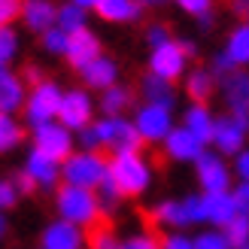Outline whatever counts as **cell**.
Segmentation results:
<instances>
[{
	"label": "cell",
	"mask_w": 249,
	"mask_h": 249,
	"mask_svg": "<svg viewBox=\"0 0 249 249\" xmlns=\"http://www.w3.org/2000/svg\"><path fill=\"white\" fill-rule=\"evenodd\" d=\"M107 179L122 197H140L152 185V164L140 152H116L107 161Z\"/></svg>",
	"instance_id": "cell-1"
},
{
	"label": "cell",
	"mask_w": 249,
	"mask_h": 249,
	"mask_svg": "<svg viewBox=\"0 0 249 249\" xmlns=\"http://www.w3.org/2000/svg\"><path fill=\"white\" fill-rule=\"evenodd\" d=\"M55 207H58V219H64L76 228H94L104 216L97 195L89 189H76V185H61L55 195Z\"/></svg>",
	"instance_id": "cell-2"
},
{
	"label": "cell",
	"mask_w": 249,
	"mask_h": 249,
	"mask_svg": "<svg viewBox=\"0 0 249 249\" xmlns=\"http://www.w3.org/2000/svg\"><path fill=\"white\" fill-rule=\"evenodd\" d=\"M61 179H64V185L97 192L107 179V158L101 152H85V149H79V152H73L61 161Z\"/></svg>",
	"instance_id": "cell-3"
},
{
	"label": "cell",
	"mask_w": 249,
	"mask_h": 249,
	"mask_svg": "<svg viewBox=\"0 0 249 249\" xmlns=\"http://www.w3.org/2000/svg\"><path fill=\"white\" fill-rule=\"evenodd\" d=\"M61 85L52 82V79H43L36 82L34 89L28 91L24 97V122L31 124V128H40L46 122H58V104H61Z\"/></svg>",
	"instance_id": "cell-4"
},
{
	"label": "cell",
	"mask_w": 249,
	"mask_h": 249,
	"mask_svg": "<svg viewBox=\"0 0 249 249\" xmlns=\"http://www.w3.org/2000/svg\"><path fill=\"white\" fill-rule=\"evenodd\" d=\"M94 124H97V134H101V143L107 149H113V155L116 152H140L143 140L137 134L134 122H128L124 116H104Z\"/></svg>",
	"instance_id": "cell-5"
},
{
	"label": "cell",
	"mask_w": 249,
	"mask_h": 249,
	"mask_svg": "<svg viewBox=\"0 0 249 249\" xmlns=\"http://www.w3.org/2000/svg\"><path fill=\"white\" fill-rule=\"evenodd\" d=\"M134 128L143 143H161L173 131V109L158 104H143L134 113Z\"/></svg>",
	"instance_id": "cell-6"
},
{
	"label": "cell",
	"mask_w": 249,
	"mask_h": 249,
	"mask_svg": "<svg viewBox=\"0 0 249 249\" xmlns=\"http://www.w3.org/2000/svg\"><path fill=\"white\" fill-rule=\"evenodd\" d=\"M195 173H197V185L204 195H219V192H231V167L225 164V158L219 152H207L195 161Z\"/></svg>",
	"instance_id": "cell-7"
},
{
	"label": "cell",
	"mask_w": 249,
	"mask_h": 249,
	"mask_svg": "<svg viewBox=\"0 0 249 249\" xmlns=\"http://www.w3.org/2000/svg\"><path fill=\"white\" fill-rule=\"evenodd\" d=\"M91 116H94V101L85 89H70V91L61 94L58 122L67 131H82L85 124H91Z\"/></svg>",
	"instance_id": "cell-8"
},
{
	"label": "cell",
	"mask_w": 249,
	"mask_h": 249,
	"mask_svg": "<svg viewBox=\"0 0 249 249\" xmlns=\"http://www.w3.org/2000/svg\"><path fill=\"white\" fill-rule=\"evenodd\" d=\"M219 85H222V101L228 107V116H234L249 128V73L231 70L219 79Z\"/></svg>",
	"instance_id": "cell-9"
},
{
	"label": "cell",
	"mask_w": 249,
	"mask_h": 249,
	"mask_svg": "<svg viewBox=\"0 0 249 249\" xmlns=\"http://www.w3.org/2000/svg\"><path fill=\"white\" fill-rule=\"evenodd\" d=\"M34 149L55 161H64L67 155H73V131H67L61 122H46L34 128Z\"/></svg>",
	"instance_id": "cell-10"
},
{
	"label": "cell",
	"mask_w": 249,
	"mask_h": 249,
	"mask_svg": "<svg viewBox=\"0 0 249 249\" xmlns=\"http://www.w3.org/2000/svg\"><path fill=\"white\" fill-rule=\"evenodd\" d=\"M149 70L155 76L167 79V82H177L185 70H189V58H185L182 46L177 40H167L164 46H155L152 55H149Z\"/></svg>",
	"instance_id": "cell-11"
},
{
	"label": "cell",
	"mask_w": 249,
	"mask_h": 249,
	"mask_svg": "<svg viewBox=\"0 0 249 249\" xmlns=\"http://www.w3.org/2000/svg\"><path fill=\"white\" fill-rule=\"evenodd\" d=\"M246 124L237 122L234 116H219L216 124H213V143L219 155H237L240 149L246 146Z\"/></svg>",
	"instance_id": "cell-12"
},
{
	"label": "cell",
	"mask_w": 249,
	"mask_h": 249,
	"mask_svg": "<svg viewBox=\"0 0 249 249\" xmlns=\"http://www.w3.org/2000/svg\"><path fill=\"white\" fill-rule=\"evenodd\" d=\"M161 143H164V155L170 161H182V164H195V161L204 155V149H207L197 137H192L189 131H185L182 124H179V128H173Z\"/></svg>",
	"instance_id": "cell-13"
},
{
	"label": "cell",
	"mask_w": 249,
	"mask_h": 249,
	"mask_svg": "<svg viewBox=\"0 0 249 249\" xmlns=\"http://www.w3.org/2000/svg\"><path fill=\"white\" fill-rule=\"evenodd\" d=\"M237 213H240V210H237V204H234V195L231 192H219V195H204L201 192V216H204V225H210V228H225Z\"/></svg>",
	"instance_id": "cell-14"
},
{
	"label": "cell",
	"mask_w": 249,
	"mask_h": 249,
	"mask_svg": "<svg viewBox=\"0 0 249 249\" xmlns=\"http://www.w3.org/2000/svg\"><path fill=\"white\" fill-rule=\"evenodd\" d=\"M82 246H85V231L64 219H55L43 228L40 249H82Z\"/></svg>",
	"instance_id": "cell-15"
},
{
	"label": "cell",
	"mask_w": 249,
	"mask_h": 249,
	"mask_svg": "<svg viewBox=\"0 0 249 249\" xmlns=\"http://www.w3.org/2000/svg\"><path fill=\"white\" fill-rule=\"evenodd\" d=\"M21 170L34 179L36 189H55L58 179H61V161L49 158V155H43V152H36V149H31V152H28Z\"/></svg>",
	"instance_id": "cell-16"
},
{
	"label": "cell",
	"mask_w": 249,
	"mask_h": 249,
	"mask_svg": "<svg viewBox=\"0 0 249 249\" xmlns=\"http://www.w3.org/2000/svg\"><path fill=\"white\" fill-rule=\"evenodd\" d=\"M97 55H104L101 52V40L89 31V28H82V31H76V34H70V40H67V52H64V58H67V64L70 67H76V70H82L89 61H94Z\"/></svg>",
	"instance_id": "cell-17"
},
{
	"label": "cell",
	"mask_w": 249,
	"mask_h": 249,
	"mask_svg": "<svg viewBox=\"0 0 249 249\" xmlns=\"http://www.w3.org/2000/svg\"><path fill=\"white\" fill-rule=\"evenodd\" d=\"M79 76H82V82L89 85V89L104 91V89H109V85H116V79H119V64L109 55H97L94 61H89V64L79 70Z\"/></svg>",
	"instance_id": "cell-18"
},
{
	"label": "cell",
	"mask_w": 249,
	"mask_h": 249,
	"mask_svg": "<svg viewBox=\"0 0 249 249\" xmlns=\"http://www.w3.org/2000/svg\"><path fill=\"white\" fill-rule=\"evenodd\" d=\"M213 124H216V116L210 113L207 104H192L182 116V128L192 137H197L204 146H210V140H213Z\"/></svg>",
	"instance_id": "cell-19"
},
{
	"label": "cell",
	"mask_w": 249,
	"mask_h": 249,
	"mask_svg": "<svg viewBox=\"0 0 249 249\" xmlns=\"http://www.w3.org/2000/svg\"><path fill=\"white\" fill-rule=\"evenodd\" d=\"M94 12L104 21L128 24V21H137L143 16V6L137 3V0H94Z\"/></svg>",
	"instance_id": "cell-20"
},
{
	"label": "cell",
	"mask_w": 249,
	"mask_h": 249,
	"mask_svg": "<svg viewBox=\"0 0 249 249\" xmlns=\"http://www.w3.org/2000/svg\"><path fill=\"white\" fill-rule=\"evenodd\" d=\"M140 94L146 97V104H158V107H167L173 109L177 107V85L167 82V79H161L155 76V73H146V76L140 79Z\"/></svg>",
	"instance_id": "cell-21"
},
{
	"label": "cell",
	"mask_w": 249,
	"mask_h": 249,
	"mask_svg": "<svg viewBox=\"0 0 249 249\" xmlns=\"http://www.w3.org/2000/svg\"><path fill=\"white\" fill-rule=\"evenodd\" d=\"M55 3L52 0H24L21 3V21L28 24V31L43 34L55 24Z\"/></svg>",
	"instance_id": "cell-22"
},
{
	"label": "cell",
	"mask_w": 249,
	"mask_h": 249,
	"mask_svg": "<svg viewBox=\"0 0 249 249\" xmlns=\"http://www.w3.org/2000/svg\"><path fill=\"white\" fill-rule=\"evenodd\" d=\"M24 97H28V91H24V82L16 76L12 70H0V113H18V109L24 107Z\"/></svg>",
	"instance_id": "cell-23"
},
{
	"label": "cell",
	"mask_w": 249,
	"mask_h": 249,
	"mask_svg": "<svg viewBox=\"0 0 249 249\" xmlns=\"http://www.w3.org/2000/svg\"><path fill=\"white\" fill-rule=\"evenodd\" d=\"M216 76L210 73V67H197L185 76V94L192 97V104H207L216 91Z\"/></svg>",
	"instance_id": "cell-24"
},
{
	"label": "cell",
	"mask_w": 249,
	"mask_h": 249,
	"mask_svg": "<svg viewBox=\"0 0 249 249\" xmlns=\"http://www.w3.org/2000/svg\"><path fill=\"white\" fill-rule=\"evenodd\" d=\"M225 58L231 61L237 70L249 67V24H237L231 34H228V40H225Z\"/></svg>",
	"instance_id": "cell-25"
},
{
	"label": "cell",
	"mask_w": 249,
	"mask_h": 249,
	"mask_svg": "<svg viewBox=\"0 0 249 249\" xmlns=\"http://www.w3.org/2000/svg\"><path fill=\"white\" fill-rule=\"evenodd\" d=\"M134 104V91L128 85H109V89L101 91V113L104 116H122L124 109Z\"/></svg>",
	"instance_id": "cell-26"
},
{
	"label": "cell",
	"mask_w": 249,
	"mask_h": 249,
	"mask_svg": "<svg viewBox=\"0 0 249 249\" xmlns=\"http://www.w3.org/2000/svg\"><path fill=\"white\" fill-rule=\"evenodd\" d=\"M152 219L158 222V225L170 228V231H179V228H185L182 201H161V204H155V210H152Z\"/></svg>",
	"instance_id": "cell-27"
},
{
	"label": "cell",
	"mask_w": 249,
	"mask_h": 249,
	"mask_svg": "<svg viewBox=\"0 0 249 249\" xmlns=\"http://www.w3.org/2000/svg\"><path fill=\"white\" fill-rule=\"evenodd\" d=\"M55 24H58L64 34H76V31L85 28V9L73 6V3L58 6V9H55Z\"/></svg>",
	"instance_id": "cell-28"
},
{
	"label": "cell",
	"mask_w": 249,
	"mask_h": 249,
	"mask_svg": "<svg viewBox=\"0 0 249 249\" xmlns=\"http://www.w3.org/2000/svg\"><path fill=\"white\" fill-rule=\"evenodd\" d=\"M21 124L16 122V116H6V113H0V155L3 152H12L18 143H21Z\"/></svg>",
	"instance_id": "cell-29"
},
{
	"label": "cell",
	"mask_w": 249,
	"mask_h": 249,
	"mask_svg": "<svg viewBox=\"0 0 249 249\" xmlns=\"http://www.w3.org/2000/svg\"><path fill=\"white\" fill-rule=\"evenodd\" d=\"M222 234L228 237V243H231L234 249L246 246V243H249V216H246V213H237L225 228H222Z\"/></svg>",
	"instance_id": "cell-30"
},
{
	"label": "cell",
	"mask_w": 249,
	"mask_h": 249,
	"mask_svg": "<svg viewBox=\"0 0 249 249\" xmlns=\"http://www.w3.org/2000/svg\"><path fill=\"white\" fill-rule=\"evenodd\" d=\"M85 243H89V249H119V237H116V231L109 228V225H97L89 231V237H85Z\"/></svg>",
	"instance_id": "cell-31"
},
{
	"label": "cell",
	"mask_w": 249,
	"mask_h": 249,
	"mask_svg": "<svg viewBox=\"0 0 249 249\" xmlns=\"http://www.w3.org/2000/svg\"><path fill=\"white\" fill-rule=\"evenodd\" d=\"M40 36H43V49H46L49 55H64V52H67V40H70V34H64V31L58 28V24H52V28L43 31Z\"/></svg>",
	"instance_id": "cell-32"
},
{
	"label": "cell",
	"mask_w": 249,
	"mask_h": 249,
	"mask_svg": "<svg viewBox=\"0 0 249 249\" xmlns=\"http://www.w3.org/2000/svg\"><path fill=\"white\" fill-rule=\"evenodd\" d=\"M192 240H195V249H234L228 243V237L222 234V228H207V231H201Z\"/></svg>",
	"instance_id": "cell-33"
},
{
	"label": "cell",
	"mask_w": 249,
	"mask_h": 249,
	"mask_svg": "<svg viewBox=\"0 0 249 249\" xmlns=\"http://www.w3.org/2000/svg\"><path fill=\"white\" fill-rule=\"evenodd\" d=\"M94 195H97V204H101V213H116V207L124 201V197L116 192V185L109 182V179H104V185H101Z\"/></svg>",
	"instance_id": "cell-34"
},
{
	"label": "cell",
	"mask_w": 249,
	"mask_h": 249,
	"mask_svg": "<svg viewBox=\"0 0 249 249\" xmlns=\"http://www.w3.org/2000/svg\"><path fill=\"white\" fill-rule=\"evenodd\" d=\"M119 249H161V240L155 234H149V231H137L131 237H124L119 243Z\"/></svg>",
	"instance_id": "cell-35"
},
{
	"label": "cell",
	"mask_w": 249,
	"mask_h": 249,
	"mask_svg": "<svg viewBox=\"0 0 249 249\" xmlns=\"http://www.w3.org/2000/svg\"><path fill=\"white\" fill-rule=\"evenodd\" d=\"M182 213H185V225H204V216H201V195L182 197Z\"/></svg>",
	"instance_id": "cell-36"
},
{
	"label": "cell",
	"mask_w": 249,
	"mask_h": 249,
	"mask_svg": "<svg viewBox=\"0 0 249 249\" xmlns=\"http://www.w3.org/2000/svg\"><path fill=\"white\" fill-rule=\"evenodd\" d=\"M79 134V146L85 149V152H101L104 149V143H101V134H97V124L91 122V124H85L82 131H76Z\"/></svg>",
	"instance_id": "cell-37"
},
{
	"label": "cell",
	"mask_w": 249,
	"mask_h": 249,
	"mask_svg": "<svg viewBox=\"0 0 249 249\" xmlns=\"http://www.w3.org/2000/svg\"><path fill=\"white\" fill-rule=\"evenodd\" d=\"M167 40H173V36H170V28H167L164 21H152V24L146 28V43H149V49L164 46Z\"/></svg>",
	"instance_id": "cell-38"
},
{
	"label": "cell",
	"mask_w": 249,
	"mask_h": 249,
	"mask_svg": "<svg viewBox=\"0 0 249 249\" xmlns=\"http://www.w3.org/2000/svg\"><path fill=\"white\" fill-rule=\"evenodd\" d=\"M16 52H18V34L12 28H0V58L9 61L16 58Z\"/></svg>",
	"instance_id": "cell-39"
},
{
	"label": "cell",
	"mask_w": 249,
	"mask_h": 249,
	"mask_svg": "<svg viewBox=\"0 0 249 249\" xmlns=\"http://www.w3.org/2000/svg\"><path fill=\"white\" fill-rule=\"evenodd\" d=\"M182 12H189V16H195V18H204V16H210L213 12V0H173Z\"/></svg>",
	"instance_id": "cell-40"
},
{
	"label": "cell",
	"mask_w": 249,
	"mask_h": 249,
	"mask_svg": "<svg viewBox=\"0 0 249 249\" xmlns=\"http://www.w3.org/2000/svg\"><path fill=\"white\" fill-rule=\"evenodd\" d=\"M24 0H0V28H9L16 18H21Z\"/></svg>",
	"instance_id": "cell-41"
},
{
	"label": "cell",
	"mask_w": 249,
	"mask_h": 249,
	"mask_svg": "<svg viewBox=\"0 0 249 249\" xmlns=\"http://www.w3.org/2000/svg\"><path fill=\"white\" fill-rule=\"evenodd\" d=\"M18 204V189L12 179H0V213H6L9 207Z\"/></svg>",
	"instance_id": "cell-42"
},
{
	"label": "cell",
	"mask_w": 249,
	"mask_h": 249,
	"mask_svg": "<svg viewBox=\"0 0 249 249\" xmlns=\"http://www.w3.org/2000/svg\"><path fill=\"white\" fill-rule=\"evenodd\" d=\"M161 249H195V240L182 231H170L164 240H161Z\"/></svg>",
	"instance_id": "cell-43"
},
{
	"label": "cell",
	"mask_w": 249,
	"mask_h": 249,
	"mask_svg": "<svg viewBox=\"0 0 249 249\" xmlns=\"http://www.w3.org/2000/svg\"><path fill=\"white\" fill-rule=\"evenodd\" d=\"M231 173H237L240 182H249V149L243 146L237 155H234V170Z\"/></svg>",
	"instance_id": "cell-44"
},
{
	"label": "cell",
	"mask_w": 249,
	"mask_h": 249,
	"mask_svg": "<svg viewBox=\"0 0 249 249\" xmlns=\"http://www.w3.org/2000/svg\"><path fill=\"white\" fill-rule=\"evenodd\" d=\"M231 195H234V204H237V210L249 216V182H240Z\"/></svg>",
	"instance_id": "cell-45"
},
{
	"label": "cell",
	"mask_w": 249,
	"mask_h": 249,
	"mask_svg": "<svg viewBox=\"0 0 249 249\" xmlns=\"http://www.w3.org/2000/svg\"><path fill=\"white\" fill-rule=\"evenodd\" d=\"M12 182H16V189H18V195H31V192H36V185H34V179H31V177H28V173H24V170H18V177L12 179Z\"/></svg>",
	"instance_id": "cell-46"
},
{
	"label": "cell",
	"mask_w": 249,
	"mask_h": 249,
	"mask_svg": "<svg viewBox=\"0 0 249 249\" xmlns=\"http://www.w3.org/2000/svg\"><path fill=\"white\" fill-rule=\"evenodd\" d=\"M231 12H234V16H237V18H246L249 16V0H231Z\"/></svg>",
	"instance_id": "cell-47"
},
{
	"label": "cell",
	"mask_w": 249,
	"mask_h": 249,
	"mask_svg": "<svg viewBox=\"0 0 249 249\" xmlns=\"http://www.w3.org/2000/svg\"><path fill=\"white\" fill-rule=\"evenodd\" d=\"M24 76H28L34 85H36V82H43V73H40V67H34V64H31L28 70H24Z\"/></svg>",
	"instance_id": "cell-48"
},
{
	"label": "cell",
	"mask_w": 249,
	"mask_h": 249,
	"mask_svg": "<svg viewBox=\"0 0 249 249\" xmlns=\"http://www.w3.org/2000/svg\"><path fill=\"white\" fill-rule=\"evenodd\" d=\"M179 46H182L185 58H195V55H197V49H195V43H192V40H179Z\"/></svg>",
	"instance_id": "cell-49"
},
{
	"label": "cell",
	"mask_w": 249,
	"mask_h": 249,
	"mask_svg": "<svg viewBox=\"0 0 249 249\" xmlns=\"http://www.w3.org/2000/svg\"><path fill=\"white\" fill-rule=\"evenodd\" d=\"M73 6H79V9H94V0H70Z\"/></svg>",
	"instance_id": "cell-50"
},
{
	"label": "cell",
	"mask_w": 249,
	"mask_h": 249,
	"mask_svg": "<svg viewBox=\"0 0 249 249\" xmlns=\"http://www.w3.org/2000/svg\"><path fill=\"white\" fill-rule=\"evenodd\" d=\"M137 3H140V6H164L167 0H137Z\"/></svg>",
	"instance_id": "cell-51"
},
{
	"label": "cell",
	"mask_w": 249,
	"mask_h": 249,
	"mask_svg": "<svg viewBox=\"0 0 249 249\" xmlns=\"http://www.w3.org/2000/svg\"><path fill=\"white\" fill-rule=\"evenodd\" d=\"M3 234H6V219H3V213H0V240H3Z\"/></svg>",
	"instance_id": "cell-52"
},
{
	"label": "cell",
	"mask_w": 249,
	"mask_h": 249,
	"mask_svg": "<svg viewBox=\"0 0 249 249\" xmlns=\"http://www.w3.org/2000/svg\"><path fill=\"white\" fill-rule=\"evenodd\" d=\"M3 67H6V61H3V58H0V70H3Z\"/></svg>",
	"instance_id": "cell-53"
},
{
	"label": "cell",
	"mask_w": 249,
	"mask_h": 249,
	"mask_svg": "<svg viewBox=\"0 0 249 249\" xmlns=\"http://www.w3.org/2000/svg\"><path fill=\"white\" fill-rule=\"evenodd\" d=\"M240 249H249V243H246V246H240Z\"/></svg>",
	"instance_id": "cell-54"
},
{
	"label": "cell",
	"mask_w": 249,
	"mask_h": 249,
	"mask_svg": "<svg viewBox=\"0 0 249 249\" xmlns=\"http://www.w3.org/2000/svg\"><path fill=\"white\" fill-rule=\"evenodd\" d=\"M246 24H249V16H246Z\"/></svg>",
	"instance_id": "cell-55"
}]
</instances>
